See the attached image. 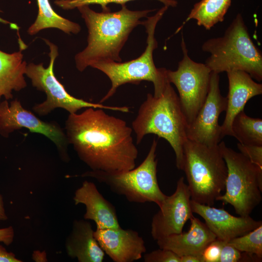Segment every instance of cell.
Returning <instances> with one entry per match:
<instances>
[{"instance_id": "obj_1", "label": "cell", "mask_w": 262, "mask_h": 262, "mask_svg": "<svg viewBox=\"0 0 262 262\" xmlns=\"http://www.w3.org/2000/svg\"><path fill=\"white\" fill-rule=\"evenodd\" d=\"M64 130L69 145L91 171L115 173L136 167L138 150L132 128L104 109L69 114Z\"/></svg>"}, {"instance_id": "obj_2", "label": "cell", "mask_w": 262, "mask_h": 262, "mask_svg": "<svg viewBox=\"0 0 262 262\" xmlns=\"http://www.w3.org/2000/svg\"><path fill=\"white\" fill-rule=\"evenodd\" d=\"M88 29L87 45L75 57L76 66L82 72L100 62H122L120 52L133 29L143 17L155 10L131 11L125 4L118 11L101 13L88 5L77 7Z\"/></svg>"}, {"instance_id": "obj_3", "label": "cell", "mask_w": 262, "mask_h": 262, "mask_svg": "<svg viewBox=\"0 0 262 262\" xmlns=\"http://www.w3.org/2000/svg\"><path fill=\"white\" fill-rule=\"evenodd\" d=\"M131 125L137 145L149 134L166 140L175 152L177 168L182 170L188 123L179 97L170 83L167 81L158 96L147 94Z\"/></svg>"}, {"instance_id": "obj_4", "label": "cell", "mask_w": 262, "mask_h": 262, "mask_svg": "<svg viewBox=\"0 0 262 262\" xmlns=\"http://www.w3.org/2000/svg\"><path fill=\"white\" fill-rule=\"evenodd\" d=\"M201 49L210 54L205 64L212 72L241 70L262 81V53L252 40L241 14L236 16L222 36L207 40Z\"/></svg>"}, {"instance_id": "obj_5", "label": "cell", "mask_w": 262, "mask_h": 262, "mask_svg": "<svg viewBox=\"0 0 262 262\" xmlns=\"http://www.w3.org/2000/svg\"><path fill=\"white\" fill-rule=\"evenodd\" d=\"M182 170L191 199L213 206L224 191L228 170L219 145L209 146L187 139L183 146Z\"/></svg>"}, {"instance_id": "obj_6", "label": "cell", "mask_w": 262, "mask_h": 262, "mask_svg": "<svg viewBox=\"0 0 262 262\" xmlns=\"http://www.w3.org/2000/svg\"><path fill=\"white\" fill-rule=\"evenodd\" d=\"M168 7L164 5L153 16L143 21V25L147 33V46L144 52L138 58L125 62H100L92 66L104 73L110 79L111 86L101 98L102 103L113 96L117 88L126 83L138 84L142 81L151 82L154 86V95H160L167 82L166 68H157L154 64L153 53L158 47L155 37V29Z\"/></svg>"}, {"instance_id": "obj_7", "label": "cell", "mask_w": 262, "mask_h": 262, "mask_svg": "<svg viewBox=\"0 0 262 262\" xmlns=\"http://www.w3.org/2000/svg\"><path fill=\"white\" fill-rule=\"evenodd\" d=\"M218 145L228 174L225 193L216 200L230 204L240 216H249L262 199V169L241 153L228 147L224 142Z\"/></svg>"}, {"instance_id": "obj_8", "label": "cell", "mask_w": 262, "mask_h": 262, "mask_svg": "<svg viewBox=\"0 0 262 262\" xmlns=\"http://www.w3.org/2000/svg\"><path fill=\"white\" fill-rule=\"evenodd\" d=\"M157 141L154 139L144 160L132 169L115 173L90 170L75 177L93 178L131 202H153L159 206L166 195L161 190L157 180Z\"/></svg>"}, {"instance_id": "obj_9", "label": "cell", "mask_w": 262, "mask_h": 262, "mask_svg": "<svg viewBox=\"0 0 262 262\" xmlns=\"http://www.w3.org/2000/svg\"><path fill=\"white\" fill-rule=\"evenodd\" d=\"M44 40L50 50L49 66L44 67L43 63H30L27 66L25 73V75L30 79L32 85L46 95L45 101L33 106L32 109L36 114L41 116H46L57 108L63 109L69 114H75L82 108L89 107L123 113L129 112L130 108L127 106L104 105L100 103L87 101L70 95L54 73V64L58 55V48L49 40Z\"/></svg>"}, {"instance_id": "obj_10", "label": "cell", "mask_w": 262, "mask_h": 262, "mask_svg": "<svg viewBox=\"0 0 262 262\" xmlns=\"http://www.w3.org/2000/svg\"><path fill=\"white\" fill-rule=\"evenodd\" d=\"M181 48L183 57L177 70L166 69L167 81L176 86L182 111L188 125L195 119L207 97L212 71L203 63L193 61L181 33Z\"/></svg>"}, {"instance_id": "obj_11", "label": "cell", "mask_w": 262, "mask_h": 262, "mask_svg": "<svg viewBox=\"0 0 262 262\" xmlns=\"http://www.w3.org/2000/svg\"><path fill=\"white\" fill-rule=\"evenodd\" d=\"M25 128L30 132L43 135L55 145L61 160L68 163L70 158L69 145L64 129L54 121L41 120L31 111L25 109L20 101L15 99H5L0 102V135L7 138L16 130Z\"/></svg>"}, {"instance_id": "obj_12", "label": "cell", "mask_w": 262, "mask_h": 262, "mask_svg": "<svg viewBox=\"0 0 262 262\" xmlns=\"http://www.w3.org/2000/svg\"><path fill=\"white\" fill-rule=\"evenodd\" d=\"M227 106V97L222 96L219 88V74L212 72L206 99L194 120L187 126V139L209 146H217L223 138L219 117L226 111Z\"/></svg>"}, {"instance_id": "obj_13", "label": "cell", "mask_w": 262, "mask_h": 262, "mask_svg": "<svg viewBox=\"0 0 262 262\" xmlns=\"http://www.w3.org/2000/svg\"><path fill=\"white\" fill-rule=\"evenodd\" d=\"M191 200L188 186L181 177L174 193L166 196L152 217L150 233L154 240L182 232L185 223L193 216Z\"/></svg>"}, {"instance_id": "obj_14", "label": "cell", "mask_w": 262, "mask_h": 262, "mask_svg": "<svg viewBox=\"0 0 262 262\" xmlns=\"http://www.w3.org/2000/svg\"><path fill=\"white\" fill-rule=\"evenodd\" d=\"M190 202L193 213L202 217L216 239L221 241L228 242L262 225V221L255 220L249 215L237 217L223 209L216 208L192 199Z\"/></svg>"}, {"instance_id": "obj_15", "label": "cell", "mask_w": 262, "mask_h": 262, "mask_svg": "<svg viewBox=\"0 0 262 262\" xmlns=\"http://www.w3.org/2000/svg\"><path fill=\"white\" fill-rule=\"evenodd\" d=\"M99 246L115 262H132L142 258L146 252L143 238L131 229L117 228L94 231Z\"/></svg>"}, {"instance_id": "obj_16", "label": "cell", "mask_w": 262, "mask_h": 262, "mask_svg": "<svg viewBox=\"0 0 262 262\" xmlns=\"http://www.w3.org/2000/svg\"><path fill=\"white\" fill-rule=\"evenodd\" d=\"M229 91L226 115L222 125L223 138L233 136L232 124L235 116L244 111L246 102L252 98L262 94V84L256 82L247 73L241 70L227 72Z\"/></svg>"}, {"instance_id": "obj_17", "label": "cell", "mask_w": 262, "mask_h": 262, "mask_svg": "<svg viewBox=\"0 0 262 262\" xmlns=\"http://www.w3.org/2000/svg\"><path fill=\"white\" fill-rule=\"evenodd\" d=\"M73 200L75 205H85L86 212L83 218L93 221L96 229L120 227L115 207L103 197L93 182L84 180L76 190Z\"/></svg>"}, {"instance_id": "obj_18", "label": "cell", "mask_w": 262, "mask_h": 262, "mask_svg": "<svg viewBox=\"0 0 262 262\" xmlns=\"http://www.w3.org/2000/svg\"><path fill=\"white\" fill-rule=\"evenodd\" d=\"M189 230L174 234L156 241L160 248L172 251L179 257L201 256L205 247L216 238L205 223L193 216Z\"/></svg>"}, {"instance_id": "obj_19", "label": "cell", "mask_w": 262, "mask_h": 262, "mask_svg": "<svg viewBox=\"0 0 262 262\" xmlns=\"http://www.w3.org/2000/svg\"><path fill=\"white\" fill-rule=\"evenodd\" d=\"M65 247L67 255L79 262H102L105 257V253L94 236L91 223L85 219L73 221Z\"/></svg>"}, {"instance_id": "obj_20", "label": "cell", "mask_w": 262, "mask_h": 262, "mask_svg": "<svg viewBox=\"0 0 262 262\" xmlns=\"http://www.w3.org/2000/svg\"><path fill=\"white\" fill-rule=\"evenodd\" d=\"M20 50L7 53L0 50V102L1 98L12 99V92L20 91L27 86L25 80L27 63Z\"/></svg>"}, {"instance_id": "obj_21", "label": "cell", "mask_w": 262, "mask_h": 262, "mask_svg": "<svg viewBox=\"0 0 262 262\" xmlns=\"http://www.w3.org/2000/svg\"><path fill=\"white\" fill-rule=\"evenodd\" d=\"M231 0H200L194 5L181 27L189 20L195 19L197 25L203 27L206 30H211L217 23L224 20Z\"/></svg>"}, {"instance_id": "obj_22", "label": "cell", "mask_w": 262, "mask_h": 262, "mask_svg": "<svg viewBox=\"0 0 262 262\" xmlns=\"http://www.w3.org/2000/svg\"><path fill=\"white\" fill-rule=\"evenodd\" d=\"M38 13L34 23L29 28L28 33L34 35L43 29L54 28L64 33L77 34L81 28L79 24L69 20L53 10L49 0H37Z\"/></svg>"}, {"instance_id": "obj_23", "label": "cell", "mask_w": 262, "mask_h": 262, "mask_svg": "<svg viewBox=\"0 0 262 262\" xmlns=\"http://www.w3.org/2000/svg\"><path fill=\"white\" fill-rule=\"evenodd\" d=\"M232 131L239 143L246 145L262 146V120L251 117L243 111L234 118Z\"/></svg>"}, {"instance_id": "obj_24", "label": "cell", "mask_w": 262, "mask_h": 262, "mask_svg": "<svg viewBox=\"0 0 262 262\" xmlns=\"http://www.w3.org/2000/svg\"><path fill=\"white\" fill-rule=\"evenodd\" d=\"M239 251L262 259V225L249 232L227 242Z\"/></svg>"}, {"instance_id": "obj_25", "label": "cell", "mask_w": 262, "mask_h": 262, "mask_svg": "<svg viewBox=\"0 0 262 262\" xmlns=\"http://www.w3.org/2000/svg\"><path fill=\"white\" fill-rule=\"evenodd\" d=\"M134 0H56L54 3L64 10H71L83 5L98 4L101 5L103 11H109L107 6L110 3L120 4L121 5ZM167 7H175L178 5L176 0H156Z\"/></svg>"}, {"instance_id": "obj_26", "label": "cell", "mask_w": 262, "mask_h": 262, "mask_svg": "<svg viewBox=\"0 0 262 262\" xmlns=\"http://www.w3.org/2000/svg\"><path fill=\"white\" fill-rule=\"evenodd\" d=\"M261 262L255 255L242 252L223 241L219 262Z\"/></svg>"}, {"instance_id": "obj_27", "label": "cell", "mask_w": 262, "mask_h": 262, "mask_svg": "<svg viewBox=\"0 0 262 262\" xmlns=\"http://www.w3.org/2000/svg\"><path fill=\"white\" fill-rule=\"evenodd\" d=\"M145 262H180V258L172 251L160 248L144 255Z\"/></svg>"}, {"instance_id": "obj_28", "label": "cell", "mask_w": 262, "mask_h": 262, "mask_svg": "<svg viewBox=\"0 0 262 262\" xmlns=\"http://www.w3.org/2000/svg\"><path fill=\"white\" fill-rule=\"evenodd\" d=\"M237 146L240 153L262 169V146L246 145L239 143Z\"/></svg>"}, {"instance_id": "obj_29", "label": "cell", "mask_w": 262, "mask_h": 262, "mask_svg": "<svg viewBox=\"0 0 262 262\" xmlns=\"http://www.w3.org/2000/svg\"><path fill=\"white\" fill-rule=\"evenodd\" d=\"M222 242L216 238L205 247L201 254L203 262H219Z\"/></svg>"}, {"instance_id": "obj_30", "label": "cell", "mask_w": 262, "mask_h": 262, "mask_svg": "<svg viewBox=\"0 0 262 262\" xmlns=\"http://www.w3.org/2000/svg\"><path fill=\"white\" fill-rule=\"evenodd\" d=\"M14 236L15 232L13 227L0 229V242L9 246L14 241Z\"/></svg>"}, {"instance_id": "obj_31", "label": "cell", "mask_w": 262, "mask_h": 262, "mask_svg": "<svg viewBox=\"0 0 262 262\" xmlns=\"http://www.w3.org/2000/svg\"><path fill=\"white\" fill-rule=\"evenodd\" d=\"M21 260L17 259L15 255L8 252L2 245H0V262H21Z\"/></svg>"}, {"instance_id": "obj_32", "label": "cell", "mask_w": 262, "mask_h": 262, "mask_svg": "<svg viewBox=\"0 0 262 262\" xmlns=\"http://www.w3.org/2000/svg\"><path fill=\"white\" fill-rule=\"evenodd\" d=\"M180 258V262H203L201 256L188 255Z\"/></svg>"}, {"instance_id": "obj_33", "label": "cell", "mask_w": 262, "mask_h": 262, "mask_svg": "<svg viewBox=\"0 0 262 262\" xmlns=\"http://www.w3.org/2000/svg\"><path fill=\"white\" fill-rule=\"evenodd\" d=\"M8 216L6 214L2 196L0 194V222L7 220Z\"/></svg>"}, {"instance_id": "obj_34", "label": "cell", "mask_w": 262, "mask_h": 262, "mask_svg": "<svg viewBox=\"0 0 262 262\" xmlns=\"http://www.w3.org/2000/svg\"><path fill=\"white\" fill-rule=\"evenodd\" d=\"M1 12V10H0V12Z\"/></svg>"}]
</instances>
